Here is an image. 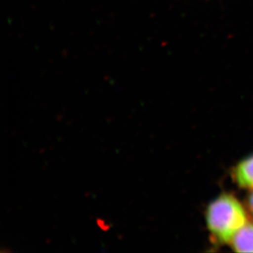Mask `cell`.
Segmentation results:
<instances>
[{
  "mask_svg": "<svg viewBox=\"0 0 253 253\" xmlns=\"http://www.w3.org/2000/svg\"><path fill=\"white\" fill-rule=\"evenodd\" d=\"M206 222L217 243L230 244L235 234L248 223V215L244 206L235 197L224 194L208 205Z\"/></svg>",
  "mask_w": 253,
  "mask_h": 253,
  "instance_id": "6da1fadb",
  "label": "cell"
},
{
  "mask_svg": "<svg viewBox=\"0 0 253 253\" xmlns=\"http://www.w3.org/2000/svg\"><path fill=\"white\" fill-rule=\"evenodd\" d=\"M233 174L239 187L253 190V154L241 161L234 168Z\"/></svg>",
  "mask_w": 253,
  "mask_h": 253,
  "instance_id": "7a4b0ae2",
  "label": "cell"
},
{
  "mask_svg": "<svg viewBox=\"0 0 253 253\" xmlns=\"http://www.w3.org/2000/svg\"><path fill=\"white\" fill-rule=\"evenodd\" d=\"M229 244L237 253H253V223H247Z\"/></svg>",
  "mask_w": 253,
  "mask_h": 253,
  "instance_id": "3957f363",
  "label": "cell"
},
{
  "mask_svg": "<svg viewBox=\"0 0 253 253\" xmlns=\"http://www.w3.org/2000/svg\"><path fill=\"white\" fill-rule=\"evenodd\" d=\"M96 222H97L98 226L103 231H108V229H110V225H108L107 221L103 219H97Z\"/></svg>",
  "mask_w": 253,
  "mask_h": 253,
  "instance_id": "277c9868",
  "label": "cell"
},
{
  "mask_svg": "<svg viewBox=\"0 0 253 253\" xmlns=\"http://www.w3.org/2000/svg\"><path fill=\"white\" fill-rule=\"evenodd\" d=\"M248 204H249V209L253 214V190H252L251 193L249 194V198H248Z\"/></svg>",
  "mask_w": 253,
  "mask_h": 253,
  "instance_id": "5b68a950",
  "label": "cell"
}]
</instances>
